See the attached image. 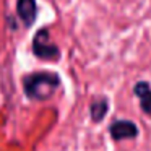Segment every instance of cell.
I'll return each instance as SVG.
<instances>
[{
  "label": "cell",
  "instance_id": "cell-1",
  "mask_svg": "<svg viewBox=\"0 0 151 151\" xmlns=\"http://www.w3.org/2000/svg\"><path fill=\"white\" fill-rule=\"evenodd\" d=\"M60 86V76L52 72H34L23 78L24 94L33 101H46L52 98Z\"/></svg>",
  "mask_w": 151,
  "mask_h": 151
},
{
  "label": "cell",
  "instance_id": "cell-6",
  "mask_svg": "<svg viewBox=\"0 0 151 151\" xmlns=\"http://www.w3.org/2000/svg\"><path fill=\"white\" fill-rule=\"evenodd\" d=\"M107 111H109V102L106 98L94 99L91 102V106H89V114H91V119L94 122H101L106 117Z\"/></svg>",
  "mask_w": 151,
  "mask_h": 151
},
{
  "label": "cell",
  "instance_id": "cell-4",
  "mask_svg": "<svg viewBox=\"0 0 151 151\" xmlns=\"http://www.w3.org/2000/svg\"><path fill=\"white\" fill-rule=\"evenodd\" d=\"M17 13L24 26L34 24L37 17V5L36 0H17Z\"/></svg>",
  "mask_w": 151,
  "mask_h": 151
},
{
  "label": "cell",
  "instance_id": "cell-2",
  "mask_svg": "<svg viewBox=\"0 0 151 151\" xmlns=\"http://www.w3.org/2000/svg\"><path fill=\"white\" fill-rule=\"evenodd\" d=\"M33 52L37 59L41 60H59L60 59V50L55 44L50 42L49 29L42 28L39 29L33 37Z\"/></svg>",
  "mask_w": 151,
  "mask_h": 151
},
{
  "label": "cell",
  "instance_id": "cell-3",
  "mask_svg": "<svg viewBox=\"0 0 151 151\" xmlns=\"http://www.w3.org/2000/svg\"><path fill=\"white\" fill-rule=\"evenodd\" d=\"M112 140L115 141H122V140H128V138H137L138 137V127L130 120H114L109 127Z\"/></svg>",
  "mask_w": 151,
  "mask_h": 151
},
{
  "label": "cell",
  "instance_id": "cell-5",
  "mask_svg": "<svg viewBox=\"0 0 151 151\" xmlns=\"http://www.w3.org/2000/svg\"><path fill=\"white\" fill-rule=\"evenodd\" d=\"M135 96L140 101V107L146 115H151V86L148 81H138L133 88Z\"/></svg>",
  "mask_w": 151,
  "mask_h": 151
}]
</instances>
